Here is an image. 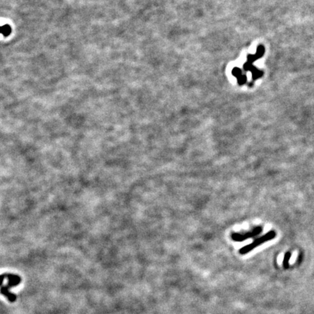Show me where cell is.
Returning <instances> with one entry per match:
<instances>
[{"label":"cell","mask_w":314,"mask_h":314,"mask_svg":"<svg viewBox=\"0 0 314 314\" xmlns=\"http://www.w3.org/2000/svg\"><path fill=\"white\" fill-rule=\"evenodd\" d=\"M276 234L274 230H271L268 233H267L265 235H263L261 237L257 238L255 241H253L251 244H248V245H246L243 246V247L239 249V254L240 255H246V254L249 253L251 251H252L255 248L257 247L261 244L265 243L266 241H270V240L273 239L274 238L276 237Z\"/></svg>","instance_id":"cell-2"},{"label":"cell","mask_w":314,"mask_h":314,"mask_svg":"<svg viewBox=\"0 0 314 314\" xmlns=\"http://www.w3.org/2000/svg\"><path fill=\"white\" fill-rule=\"evenodd\" d=\"M263 231V228L261 226L255 227L252 230L246 231L245 233H234L231 234V238L235 241H243L248 238H253L259 235Z\"/></svg>","instance_id":"cell-3"},{"label":"cell","mask_w":314,"mask_h":314,"mask_svg":"<svg viewBox=\"0 0 314 314\" xmlns=\"http://www.w3.org/2000/svg\"><path fill=\"white\" fill-rule=\"evenodd\" d=\"M291 256H292V254L290 252H287L285 253V257H284V259H283V265H284V268H285V269H287V268H289V262L290 258H291Z\"/></svg>","instance_id":"cell-4"},{"label":"cell","mask_w":314,"mask_h":314,"mask_svg":"<svg viewBox=\"0 0 314 314\" xmlns=\"http://www.w3.org/2000/svg\"><path fill=\"white\" fill-rule=\"evenodd\" d=\"M1 278H7V279H8V284H7V285L6 286L4 285H2L1 294L2 295H5L10 302L13 303V302L16 300L17 297L16 295H14V294L10 292L9 289L11 287H15V286L18 285L21 281V277L18 275H15V274L3 273L2 274Z\"/></svg>","instance_id":"cell-1"}]
</instances>
